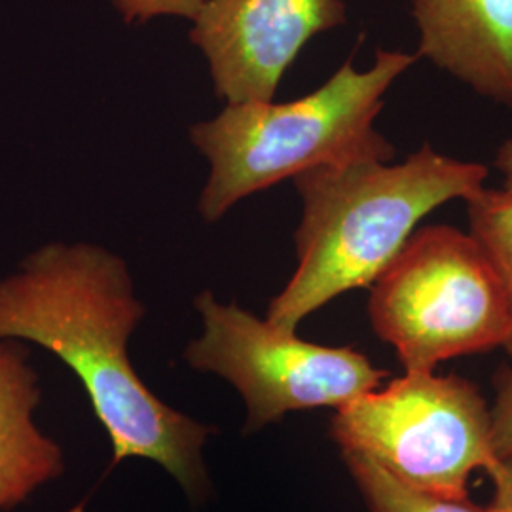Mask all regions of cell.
Returning <instances> with one entry per match:
<instances>
[{
	"label": "cell",
	"mask_w": 512,
	"mask_h": 512,
	"mask_svg": "<svg viewBox=\"0 0 512 512\" xmlns=\"http://www.w3.org/2000/svg\"><path fill=\"white\" fill-rule=\"evenodd\" d=\"M40 404L31 349L18 340H0V512L18 509L67 469L61 444L38 427Z\"/></svg>",
	"instance_id": "cell-9"
},
{
	"label": "cell",
	"mask_w": 512,
	"mask_h": 512,
	"mask_svg": "<svg viewBox=\"0 0 512 512\" xmlns=\"http://www.w3.org/2000/svg\"><path fill=\"white\" fill-rule=\"evenodd\" d=\"M147 315L122 256L95 243H48L0 277V340L50 351L84 387L112 463L147 459L200 509L215 497L205 448L219 429L162 401L129 342Z\"/></svg>",
	"instance_id": "cell-1"
},
{
	"label": "cell",
	"mask_w": 512,
	"mask_h": 512,
	"mask_svg": "<svg viewBox=\"0 0 512 512\" xmlns=\"http://www.w3.org/2000/svg\"><path fill=\"white\" fill-rule=\"evenodd\" d=\"M418 55L380 50L359 71L348 61L315 92L294 101L226 103L188 135L209 162L198 202L205 222L236 203L315 167L363 160L393 162L395 147L376 129L384 97Z\"/></svg>",
	"instance_id": "cell-3"
},
{
	"label": "cell",
	"mask_w": 512,
	"mask_h": 512,
	"mask_svg": "<svg viewBox=\"0 0 512 512\" xmlns=\"http://www.w3.org/2000/svg\"><path fill=\"white\" fill-rule=\"evenodd\" d=\"M342 458L368 512H490L469 499L454 501L414 492L363 454L342 452Z\"/></svg>",
	"instance_id": "cell-10"
},
{
	"label": "cell",
	"mask_w": 512,
	"mask_h": 512,
	"mask_svg": "<svg viewBox=\"0 0 512 512\" xmlns=\"http://www.w3.org/2000/svg\"><path fill=\"white\" fill-rule=\"evenodd\" d=\"M492 439L497 459L512 456V368H503L495 374Z\"/></svg>",
	"instance_id": "cell-13"
},
{
	"label": "cell",
	"mask_w": 512,
	"mask_h": 512,
	"mask_svg": "<svg viewBox=\"0 0 512 512\" xmlns=\"http://www.w3.org/2000/svg\"><path fill=\"white\" fill-rule=\"evenodd\" d=\"M128 25H143L150 19L175 16L194 21L205 0H110Z\"/></svg>",
	"instance_id": "cell-12"
},
{
	"label": "cell",
	"mask_w": 512,
	"mask_h": 512,
	"mask_svg": "<svg viewBox=\"0 0 512 512\" xmlns=\"http://www.w3.org/2000/svg\"><path fill=\"white\" fill-rule=\"evenodd\" d=\"M488 167L423 145L401 164L363 160L315 167L294 177L302 219L294 232L296 270L266 319L296 332L342 294L372 287L418 224L452 200H471Z\"/></svg>",
	"instance_id": "cell-2"
},
{
	"label": "cell",
	"mask_w": 512,
	"mask_h": 512,
	"mask_svg": "<svg viewBox=\"0 0 512 512\" xmlns=\"http://www.w3.org/2000/svg\"><path fill=\"white\" fill-rule=\"evenodd\" d=\"M330 437L340 452L363 454L420 494L465 501L469 480L497 456L492 408L459 376L404 372L336 410Z\"/></svg>",
	"instance_id": "cell-5"
},
{
	"label": "cell",
	"mask_w": 512,
	"mask_h": 512,
	"mask_svg": "<svg viewBox=\"0 0 512 512\" xmlns=\"http://www.w3.org/2000/svg\"><path fill=\"white\" fill-rule=\"evenodd\" d=\"M346 19L344 0H205L188 37L220 99L274 101L302 48Z\"/></svg>",
	"instance_id": "cell-7"
},
{
	"label": "cell",
	"mask_w": 512,
	"mask_h": 512,
	"mask_svg": "<svg viewBox=\"0 0 512 512\" xmlns=\"http://www.w3.org/2000/svg\"><path fill=\"white\" fill-rule=\"evenodd\" d=\"M418 57L512 109V0H414Z\"/></svg>",
	"instance_id": "cell-8"
},
{
	"label": "cell",
	"mask_w": 512,
	"mask_h": 512,
	"mask_svg": "<svg viewBox=\"0 0 512 512\" xmlns=\"http://www.w3.org/2000/svg\"><path fill=\"white\" fill-rule=\"evenodd\" d=\"M202 334L184 348L186 365L232 385L245 406L243 435L253 437L291 412L342 408L380 387L387 372L353 348L302 340L268 319L220 302L209 289L194 298Z\"/></svg>",
	"instance_id": "cell-6"
},
{
	"label": "cell",
	"mask_w": 512,
	"mask_h": 512,
	"mask_svg": "<svg viewBox=\"0 0 512 512\" xmlns=\"http://www.w3.org/2000/svg\"><path fill=\"white\" fill-rule=\"evenodd\" d=\"M494 484V497L490 512H512V456L497 459L486 471Z\"/></svg>",
	"instance_id": "cell-14"
},
{
	"label": "cell",
	"mask_w": 512,
	"mask_h": 512,
	"mask_svg": "<svg viewBox=\"0 0 512 512\" xmlns=\"http://www.w3.org/2000/svg\"><path fill=\"white\" fill-rule=\"evenodd\" d=\"M495 167L503 175V190L512 192V137L507 139L497 150Z\"/></svg>",
	"instance_id": "cell-15"
},
{
	"label": "cell",
	"mask_w": 512,
	"mask_h": 512,
	"mask_svg": "<svg viewBox=\"0 0 512 512\" xmlns=\"http://www.w3.org/2000/svg\"><path fill=\"white\" fill-rule=\"evenodd\" d=\"M471 234L494 258L503 275L512 304V192L482 188L467 200ZM503 348L512 357V330Z\"/></svg>",
	"instance_id": "cell-11"
},
{
	"label": "cell",
	"mask_w": 512,
	"mask_h": 512,
	"mask_svg": "<svg viewBox=\"0 0 512 512\" xmlns=\"http://www.w3.org/2000/svg\"><path fill=\"white\" fill-rule=\"evenodd\" d=\"M368 317L404 372L505 346L512 304L503 275L469 232L418 228L372 283Z\"/></svg>",
	"instance_id": "cell-4"
}]
</instances>
